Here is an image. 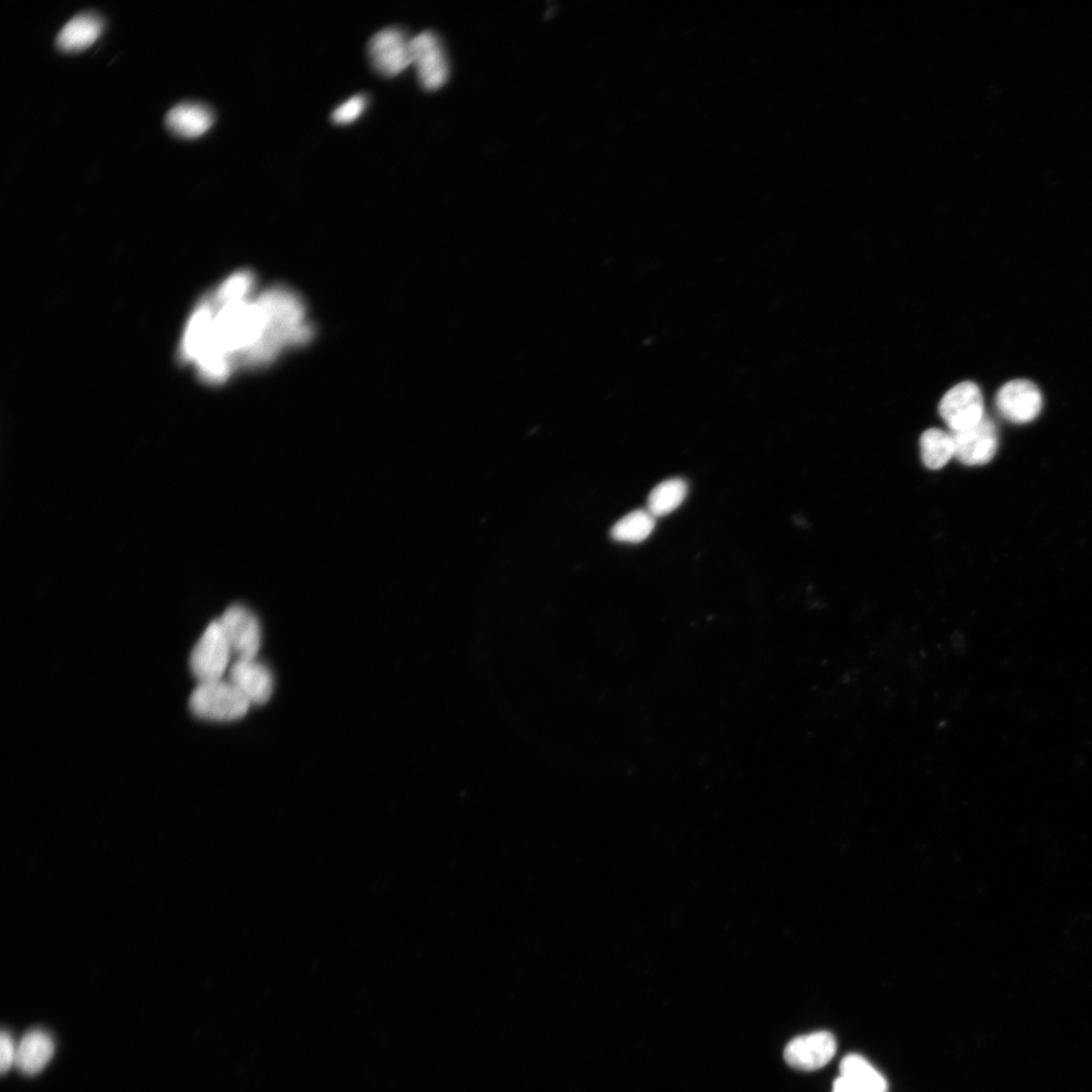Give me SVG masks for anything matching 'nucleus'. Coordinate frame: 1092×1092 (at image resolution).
Instances as JSON below:
<instances>
[{
  "mask_svg": "<svg viewBox=\"0 0 1092 1092\" xmlns=\"http://www.w3.org/2000/svg\"><path fill=\"white\" fill-rule=\"evenodd\" d=\"M54 1051V1041L47 1032L40 1029L30 1030L17 1044L15 1065L22 1073L34 1075L47 1066Z\"/></svg>",
  "mask_w": 1092,
  "mask_h": 1092,
  "instance_id": "13",
  "label": "nucleus"
},
{
  "mask_svg": "<svg viewBox=\"0 0 1092 1092\" xmlns=\"http://www.w3.org/2000/svg\"><path fill=\"white\" fill-rule=\"evenodd\" d=\"M228 679L245 696L251 705L268 702L274 682L270 669L255 658H236L229 668Z\"/></svg>",
  "mask_w": 1092,
  "mask_h": 1092,
  "instance_id": "11",
  "label": "nucleus"
},
{
  "mask_svg": "<svg viewBox=\"0 0 1092 1092\" xmlns=\"http://www.w3.org/2000/svg\"><path fill=\"white\" fill-rule=\"evenodd\" d=\"M995 403L1003 418L1015 424L1033 421L1042 408L1039 388L1026 379L1006 382L997 391Z\"/></svg>",
  "mask_w": 1092,
  "mask_h": 1092,
  "instance_id": "8",
  "label": "nucleus"
},
{
  "mask_svg": "<svg viewBox=\"0 0 1092 1092\" xmlns=\"http://www.w3.org/2000/svg\"><path fill=\"white\" fill-rule=\"evenodd\" d=\"M313 336L314 326L297 292L283 284L260 288L256 275L244 269L197 301L178 356L200 380L219 385L239 371L266 368Z\"/></svg>",
  "mask_w": 1092,
  "mask_h": 1092,
  "instance_id": "1",
  "label": "nucleus"
},
{
  "mask_svg": "<svg viewBox=\"0 0 1092 1092\" xmlns=\"http://www.w3.org/2000/svg\"><path fill=\"white\" fill-rule=\"evenodd\" d=\"M832 1092H860L842 1077H838L833 1083Z\"/></svg>",
  "mask_w": 1092,
  "mask_h": 1092,
  "instance_id": "21",
  "label": "nucleus"
},
{
  "mask_svg": "<svg viewBox=\"0 0 1092 1092\" xmlns=\"http://www.w3.org/2000/svg\"><path fill=\"white\" fill-rule=\"evenodd\" d=\"M232 649L223 630L214 620L205 628L189 656V668L198 682L223 678Z\"/></svg>",
  "mask_w": 1092,
  "mask_h": 1092,
  "instance_id": "3",
  "label": "nucleus"
},
{
  "mask_svg": "<svg viewBox=\"0 0 1092 1092\" xmlns=\"http://www.w3.org/2000/svg\"><path fill=\"white\" fill-rule=\"evenodd\" d=\"M920 452L924 465L929 469L943 467L954 456V444L950 434L931 428L920 437Z\"/></svg>",
  "mask_w": 1092,
  "mask_h": 1092,
  "instance_id": "16",
  "label": "nucleus"
},
{
  "mask_svg": "<svg viewBox=\"0 0 1092 1092\" xmlns=\"http://www.w3.org/2000/svg\"><path fill=\"white\" fill-rule=\"evenodd\" d=\"M212 110L205 104L184 101L173 106L166 114L165 122L175 134L183 138H196L204 133L213 123Z\"/></svg>",
  "mask_w": 1092,
  "mask_h": 1092,
  "instance_id": "12",
  "label": "nucleus"
},
{
  "mask_svg": "<svg viewBox=\"0 0 1092 1092\" xmlns=\"http://www.w3.org/2000/svg\"><path fill=\"white\" fill-rule=\"evenodd\" d=\"M237 658H255L261 647V627L256 615L243 605L229 607L217 618Z\"/></svg>",
  "mask_w": 1092,
  "mask_h": 1092,
  "instance_id": "6",
  "label": "nucleus"
},
{
  "mask_svg": "<svg viewBox=\"0 0 1092 1092\" xmlns=\"http://www.w3.org/2000/svg\"><path fill=\"white\" fill-rule=\"evenodd\" d=\"M950 435L954 444V456L963 464H986L997 451V430L992 420L986 416L974 427L951 432Z\"/></svg>",
  "mask_w": 1092,
  "mask_h": 1092,
  "instance_id": "9",
  "label": "nucleus"
},
{
  "mask_svg": "<svg viewBox=\"0 0 1092 1092\" xmlns=\"http://www.w3.org/2000/svg\"><path fill=\"white\" fill-rule=\"evenodd\" d=\"M102 19L95 13L82 12L69 19L59 31L56 43L66 52L80 51L90 46L101 33Z\"/></svg>",
  "mask_w": 1092,
  "mask_h": 1092,
  "instance_id": "14",
  "label": "nucleus"
},
{
  "mask_svg": "<svg viewBox=\"0 0 1092 1092\" xmlns=\"http://www.w3.org/2000/svg\"><path fill=\"white\" fill-rule=\"evenodd\" d=\"M411 53L423 88L436 90L446 83L448 62L440 39L433 31L425 30L412 37Z\"/></svg>",
  "mask_w": 1092,
  "mask_h": 1092,
  "instance_id": "7",
  "label": "nucleus"
},
{
  "mask_svg": "<svg viewBox=\"0 0 1092 1092\" xmlns=\"http://www.w3.org/2000/svg\"><path fill=\"white\" fill-rule=\"evenodd\" d=\"M367 97L357 94L340 104L332 112V120L338 124H347L356 120L365 110Z\"/></svg>",
  "mask_w": 1092,
  "mask_h": 1092,
  "instance_id": "19",
  "label": "nucleus"
},
{
  "mask_svg": "<svg viewBox=\"0 0 1092 1092\" xmlns=\"http://www.w3.org/2000/svg\"><path fill=\"white\" fill-rule=\"evenodd\" d=\"M836 1040L831 1032L821 1030L793 1038L785 1048L786 1062L802 1071L825 1066L835 1055Z\"/></svg>",
  "mask_w": 1092,
  "mask_h": 1092,
  "instance_id": "10",
  "label": "nucleus"
},
{
  "mask_svg": "<svg viewBox=\"0 0 1092 1092\" xmlns=\"http://www.w3.org/2000/svg\"><path fill=\"white\" fill-rule=\"evenodd\" d=\"M188 706L197 718L228 722L244 717L251 704L229 679L221 678L198 682L189 697Z\"/></svg>",
  "mask_w": 1092,
  "mask_h": 1092,
  "instance_id": "2",
  "label": "nucleus"
},
{
  "mask_svg": "<svg viewBox=\"0 0 1092 1092\" xmlns=\"http://www.w3.org/2000/svg\"><path fill=\"white\" fill-rule=\"evenodd\" d=\"M411 40L402 29L395 26L374 33L368 41L367 53L375 71L392 77L412 65Z\"/></svg>",
  "mask_w": 1092,
  "mask_h": 1092,
  "instance_id": "4",
  "label": "nucleus"
},
{
  "mask_svg": "<svg viewBox=\"0 0 1092 1092\" xmlns=\"http://www.w3.org/2000/svg\"><path fill=\"white\" fill-rule=\"evenodd\" d=\"M938 413L951 432L974 427L985 417L979 386L972 381L952 386L940 399Z\"/></svg>",
  "mask_w": 1092,
  "mask_h": 1092,
  "instance_id": "5",
  "label": "nucleus"
},
{
  "mask_svg": "<svg viewBox=\"0 0 1092 1092\" xmlns=\"http://www.w3.org/2000/svg\"><path fill=\"white\" fill-rule=\"evenodd\" d=\"M688 485L681 478H669L653 487L647 497V510L656 518L665 516L686 498Z\"/></svg>",
  "mask_w": 1092,
  "mask_h": 1092,
  "instance_id": "17",
  "label": "nucleus"
},
{
  "mask_svg": "<svg viewBox=\"0 0 1092 1092\" xmlns=\"http://www.w3.org/2000/svg\"><path fill=\"white\" fill-rule=\"evenodd\" d=\"M840 1077L860 1092H887L888 1084L863 1057L850 1054L845 1056L839 1066Z\"/></svg>",
  "mask_w": 1092,
  "mask_h": 1092,
  "instance_id": "15",
  "label": "nucleus"
},
{
  "mask_svg": "<svg viewBox=\"0 0 1092 1092\" xmlns=\"http://www.w3.org/2000/svg\"><path fill=\"white\" fill-rule=\"evenodd\" d=\"M655 517L646 510H635L622 517L611 529V537L619 542L639 543L653 531Z\"/></svg>",
  "mask_w": 1092,
  "mask_h": 1092,
  "instance_id": "18",
  "label": "nucleus"
},
{
  "mask_svg": "<svg viewBox=\"0 0 1092 1092\" xmlns=\"http://www.w3.org/2000/svg\"><path fill=\"white\" fill-rule=\"evenodd\" d=\"M16 1048L9 1032L2 1031L0 1035V1070L4 1074L15 1064Z\"/></svg>",
  "mask_w": 1092,
  "mask_h": 1092,
  "instance_id": "20",
  "label": "nucleus"
}]
</instances>
